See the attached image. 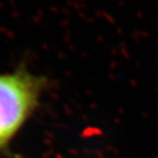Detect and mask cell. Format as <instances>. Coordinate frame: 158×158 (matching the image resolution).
<instances>
[{
	"mask_svg": "<svg viewBox=\"0 0 158 158\" xmlns=\"http://www.w3.org/2000/svg\"><path fill=\"white\" fill-rule=\"evenodd\" d=\"M45 80L25 69L0 75V152L21 130L39 104Z\"/></svg>",
	"mask_w": 158,
	"mask_h": 158,
	"instance_id": "6da1fadb",
	"label": "cell"
}]
</instances>
